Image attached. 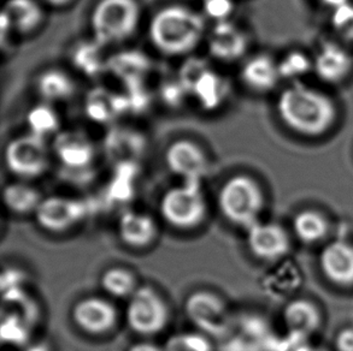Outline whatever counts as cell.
I'll list each match as a JSON object with an SVG mask.
<instances>
[{
  "label": "cell",
  "mask_w": 353,
  "mask_h": 351,
  "mask_svg": "<svg viewBox=\"0 0 353 351\" xmlns=\"http://www.w3.org/2000/svg\"><path fill=\"white\" fill-rule=\"evenodd\" d=\"M205 36V17L186 5H167L158 10L148 23L150 41L164 56H186Z\"/></svg>",
  "instance_id": "1"
},
{
  "label": "cell",
  "mask_w": 353,
  "mask_h": 351,
  "mask_svg": "<svg viewBox=\"0 0 353 351\" xmlns=\"http://www.w3.org/2000/svg\"><path fill=\"white\" fill-rule=\"evenodd\" d=\"M277 112L288 128L307 136L325 133L336 118V109L330 96L299 83L282 92Z\"/></svg>",
  "instance_id": "2"
},
{
  "label": "cell",
  "mask_w": 353,
  "mask_h": 351,
  "mask_svg": "<svg viewBox=\"0 0 353 351\" xmlns=\"http://www.w3.org/2000/svg\"><path fill=\"white\" fill-rule=\"evenodd\" d=\"M141 19L138 0H98L92 10V35L104 47L127 41Z\"/></svg>",
  "instance_id": "3"
},
{
  "label": "cell",
  "mask_w": 353,
  "mask_h": 351,
  "mask_svg": "<svg viewBox=\"0 0 353 351\" xmlns=\"http://www.w3.org/2000/svg\"><path fill=\"white\" fill-rule=\"evenodd\" d=\"M264 206L262 188L250 176L230 177L221 187L219 207L230 223L248 228L257 223Z\"/></svg>",
  "instance_id": "4"
},
{
  "label": "cell",
  "mask_w": 353,
  "mask_h": 351,
  "mask_svg": "<svg viewBox=\"0 0 353 351\" xmlns=\"http://www.w3.org/2000/svg\"><path fill=\"white\" fill-rule=\"evenodd\" d=\"M161 214L172 228L194 230L201 226L208 214V204L201 182H185L163 195Z\"/></svg>",
  "instance_id": "5"
},
{
  "label": "cell",
  "mask_w": 353,
  "mask_h": 351,
  "mask_svg": "<svg viewBox=\"0 0 353 351\" xmlns=\"http://www.w3.org/2000/svg\"><path fill=\"white\" fill-rule=\"evenodd\" d=\"M127 323L141 336H153L165 330L170 312L161 294L151 286H139L128 299L125 310Z\"/></svg>",
  "instance_id": "6"
},
{
  "label": "cell",
  "mask_w": 353,
  "mask_h": 351,
  "mask_svg": "<svg viewBox=\"0 0 353 351\" xmlns=\"http://www.w3.org/2000/svg\"><path fill=\"white\" fill-rule=\"evenodd\" d=\"M50 153L46 138L28 133L8 143L5 164L9 171L21 180H34L48 171Z\"/></svg>",
  "instance_id": "7"
},
{
  "label": "cell",
  "mask_w": 353,
  "mask_h": 351,
  "mask_svg": "<svg viewBox=\"0 0 353 351\" xmlns=\"http://www.w3.org/2000/svg\"><path fill=\"white\" fill-rule=\"evenodd\" d=\"M187 315L206 336L222 337L230 332L232 317L225 301L210 291H196L186 301Z\"/></svg>",
  "instance_id": "8"
},
{
  "label": "cell",
  "mask_w": 353,
  "mask_h": 351,
  "mask_svg": "<svg viewBox=\"0 0 353 351\" xmlns=\"http://www.w3.org/2000/svg\"><path fill=\"white\" fill-rule=\"evenodd\" d=\"M180 81L198 101L203 109H216L223 104L227 95V85L217 72H212L205 63L194 61L186 64L180 76Z\"/></svg>",
  "instance_id": "9"
},
{
  "label": "cell",
  "mask_w": 353,
  "mask_h": 351,
  "mask_svg": "<svg viewBox=\"0 0 353 351\" xmlns=\"http://www.w3.org/2000/svg\"><path fill=\"white\" fill-rule=\"evenodd\" d=\"M87 209L81 201L67 196H48L39 204L35 218L48 233H64L83 220Z\"/></svg>",
  "instance_id": "10"
},
{
  "label": "cell",
  "mask_w": 353,
  "mask_h": 351,
  "mask_svg": "<svg viewBox=\"0 0 353 351\" xmlns=\"http://www.w3.org/2000/svg\"><path fill=\"white\" fill-rule=\"evenodd\" d=\"M77 328L91 336H104L117 325L119 312L110 301L90 296L77 302L72 313Z\"/></svg>",
  "instance_id": "11"
},
{
  "label": "cell",
  "mask_w": 353,
  "mask_h": 351,
  "mask_svg": "<svg viewBox=\"0 0 353 351\" xmlns=\"http://www.w3.org/2000/svg\"><path fill=\"white\" fill-rule=\"evenodd\" d=\"M53 153L69 171H83L91 167L96 148L91 138L79 130H61L54 136Z\"/></svg>",
  "instance_id": "12"
},
{
  "label": "cell",
  "mask_w": 353,
  "mask_h": 351,
  "mask_svg": "<svg viewBox=\"0 0 353 351\" xmlns=\"http://www.w3.org/2000/svg\"><path fill=\"white\" fill-rule=\"evenodd\" d=\"M167 167L185 182H201L209 171V159L199 145L191 140H177L165 152Z\"/></svg>",
  "instance_id": "13"
},
{
  "label": "cell",
  "mask_w": 353,
  "mask_h": 351,
  "mask_svg": "<svg viewBox=\"0 0 353 351\" xmlns=\"http://www.w3.org/2000/svg\"><path fill=\"white\" fill-rule=\"evenodd\" d=\"M205 39L209 53L222 63L236 62L248 51V35L230 19L214 23Z\"/></svg>",
  "instance_id": "14"
},
{
  "label": "cell",
  "mask_w": 353,
  "mask_h": 351,
  "mask_svg": "<svg viewBox=\"0 0 353 351\" xmlns=\"http://www.w3.org/2000/svg\"><path fill=\"white\" fill-rule=\"evenodd\" d=\"M248 244L254 257L275 262L290 252V238L282 226L274 223H257L248 228Z\"/></svg>",
  "instance_id": "15"
},
{
  "label": "cell",
  "mask_w": 353,
  "mask_h": 351,
  "mask_svg": "<svg viewBox=\"0 0 353 351\" xmlns=\"http://www.w3.org/2000/svg\"><path fill=\"white\" fill-rule=\"evenodd\" d=\"M45 19V11L38 0H8L1 14V32L29 35L37 32Z\"/></svg>",
  "instance_id": "16"
},
{
  "label": "cell",
  "mask_w": 353,
  "mask_h": 351,
  "mask_svg": "<svg viewBox=\"0 0 353 351\" xmlns=\"http://www.w3.org/2000/svg\"><path fill=\"white\" fill-rule=\"evenodd\" d=\"M320 267L328 279L340 286L353 285V246L345 241L328 243L320 254Z\"/></svg>",
  "instance_id": "17"
},
{
  "label": "cell",
  "mask_w": 353,
  "mask_h": 351,
  "mask_svg": "<svg viewBox=\"0 0 353 351\" xmlns=\"http://www.w3.org/2000/svg\"><path fill=\"white\" fill-rule=\"evenodd\" d=\"M119 236L125 246L133 249H145L157 238V223L148 214L127 211L119 220Z\"/></svg>",
  "instance_id": "18"
},
{
  "label": "cell",
  "mask_w": 353,
  "mask_h": 351,
  "mask_svg": "<svg viewBox=\"0 0 353 351\" xmlns=\"http://www.w3.org/2000/svg\"><path fill=\"white\" fill-rule=\"evenodd\" d=\"M352 57L338 43H327L320 48L312 62V69L322 81L336 83L349 75Z\"/></svg>",
  "instance_id": "19"
},
{
  "label": "cell",
  "mask_w": 353,
  "mask_h": 351,
  "mask_svg": "<svg viewBox=\"0 0 353 351\" xmlns=\"http://www.w3.org/2000/svg\"><path fill=\"white\" fill-rule=\"evenodd\" d=\"M241 81L248 89L265 93L276 87L281 80L279 63L267 54H257L243 64L240 72Z\"/></svg>",
  "instance_id": "20"
},
{
  "label": "cell",
  "mask_w": 353,
  "mask_h": 351,
  "mask_svg": "<svg viewBox=\"0 0 353 351\" xmlns=\"http://www.w3.org/2000/svg\"><path fill=\"white\" fill-rule=\"evenodd\" d=\"M37 90L43 101L56 104L72 99L77 93V83L62 69H48L39 75Z\"/></svg>",
  "instance_id": "21"
},
{
  "label": "cell",
  "mask_w": 353,
  "mask_h": 351,
  "mask_svg": "<svg viewBox=\"0 0 353 351\" xmlns=\"http://www.w3.org/2000/svg\"><path fill=\"white\" fill-rule=\"evenodd\" d=\"M283 321L292 332L307 336L320 328V310L310 301L296 299L287 304L283 310Z\"/></svg>",
  "instance_id": "22"
},
{
  "label": "cell",
  "mask_w": 353,
  "mask_h": 351,
  "mask_svg": "<svg viewBox=\"0 0 353 351\" xmlns=\"http://www.w3.org/2000/svg\"><path fill=\"white\" fill-rule=\"evenodd\" d=\"M124 100L109 90L94 89L86 100V114L98 123H108L122 112Z\"/></svg>",
  "instance_id": "23"
},
{
  "label": "cell",
  "mask_w": 353,
  "mask_h": 351,
  "mask_svg": "<svg viewBox=\"0 0 353 351\" xmlns=\"http://www.w3.org/2000/svg\"><path fill=\"white\" fill-rule=\"evenodd\" d=\"M43 199L38 190L23 182L11 183L5 187V204L14 214L26 215L35 213Z\"/></svg>",
  "instance_id": "24"
},
{
  "label": "cell",
  "mask_w": 353,
  "mask_h": 351,
  "mask_svg": "<svg viewBox=\"0 0 353 351\" xmlns=\"http://www.w3.org/2000/svg\"><path fill=\"white\" fill-rule=\"evenodd\" d=\"M59 124L61 119L57 111L54 109L52 104L45 101L33 106L27 114L29 133L37 135L39 138L48 140V136H56L61 131Z\"/></svg>",
  "instance_id": "25"
},
{
  "label": "cell",
  "mask_w": 353,
  "mask_h": 351,
  "mask_svg": "<svg viewBox=\"0 0 353 351\" xmlns=\"http://www.w3.org/2000/svg\"><path fill=\"white\" fill-rule=\"evenodd\" d=\"M148 58L143 53L124 52L119 53L115 58H111L108 62V69L116 72L115 75L122 78L127 83L137 86L143 78V74L148 70Z\"/></svg>",
  "instance_id": "26"
},
{
  "label": "cell",
  "mask_w": 353,
  "mask_h": 351,
  "mask_svg": "<svg viewBox=\"0 0 353 351\" xmlns=\"http://www.w3.org/2000/svg\"><path fill=\"white\" fill-rule=\"evenodd\" d=\"M103 48L104 46L97 43L94 39L91 43H79L72 52L74 65L83 75H88V76L99 75L103 70L108 69V62H109L101 53Z\"/></svg>",
  "instance_id": "27"
},
{
  "label": "cell",
  "mask_w": 353,
  "mask_h": 351,
  "mask_svg": "<svg viewBox=\"0 0 353 351\" xmlns=\"http://www.w3.org/2000/svg\"><path fill=\"white\" fill-rule=\"evenodd\" d=\"M293 231L301 242L307 244L316 243L325 237L328 233V223L320 212L305 209L293 219Z\"/></svg>",
  "instance_id": "28"
},
{
  "label": "cell",
  "mask_w": 353,
  "mask_h": 351,
  "mask_svg": "<svg viewBox=\"0 0 353 351\" xmlns=\"http://www.w3.org/2000/svg\"><path fill=\"white\" fill-rule=\"evenodd\" d=\"M101 288L116 299H129L138 290L135 275L123 267H111L101 275Z\"/></svg>",
  "instance_id": "29"
},
{
  "label": "cell",
  "mask_w": 353,
  "mask_h": 351,
  "mask_svg": "<svg viewBox=\"0 0 353 351\" xmlns=\"http://www.w3.org/2000/svg\"><path fill=\"white\" fill-rule=\"evenodd\" d=\"M164 351H214V348L205 333L183 332L169 338Z\"/></svg>",
  "instance_id": "30"
},
{
  "label": "cell",
  "mask_w": 353,
  "mask_h": 351,
  "mask_svg": "<svg viewBox=\"0 0 353 351\" xmlns=\"http://www.w3.org/2000/svg\"><path fill=\"white\" fill-rule=\"evenodd\" d=\"M312 69V62L306 57L304 53L292 52L288 53L286 57L279 63V70L281 78H290L294 80L298 77L304 76L305 74Z\"/></svg>",
  "instance_id": "31"
},
{
  "label": "cell",
  "mask_w": 353,
  "mask_h": 351,
  "mask_svg": "<svg viewBox=\"0 0 353 351\" xmlns=\"http://www.w3.org/2000/svg\"><path fill=\"white\" fill-rule=\"evenodd\" d=\"M234 9V0H201V14L214 23L230 21Z\"/></svg>",
  "instance_id": "32"
},
{
  "label": "cell",
  "mask_w": 353,
  "mask_h": 351,
  "mask_svg": "<svg viewBox=\"0 0 353 351\" xmlns=\"http://www.w3.org/2000/svg\"><path fill=\"white\" fill-rule=\"evenodd\" d=\"M332 23L335 32L347 40H353V4L346 3L333 10Z\"/></svg>",
  "instance_id": "33"
},
{
  "label": "cell",
  "mask_w": 353,
  "mask_h": 351,
  "mask_svg": "<svg viewBox=\"0 0 353 351\" xmlns=\"http://www.w3.org/2000/svg\"><path fill=\"white\" fill-rule=\"evenodd\" d=\"M338 351H353V328H345L335 339Z\"/></svg>",
  "instance_id": "34"
},
{
  "label": "cell",
  "mask_w": 353,
  "mask_h": 351,
  "mask_svg": "<svg viewBox=\"0 0 353 351\" xmlns=\"http://www.w3.org/2000/svg\"><path fill=\"white\" fill-rule=\"evenodd\" d=\"M128 351H164V348L151 342H139L129 348Z\"/></svg>",
  "instance_id": "35"
},
{
  "label": "cell",
  "mask_w": 353,
  "mask_h": 351,
  "mask_svg": "<svg viewBox=\"0 0 353 351\" xmlns=\"http://www.w3.org/2000/svg\"><path fill=\"white\" fill-rule=\"evenodd\" d=\"M24 351H52V348L48 342L29 343Z\"/></svg>",
  "instance_id": "36"
},
{
  "label": "cell",
  "mask_w": 353,
  "mask_h": 351,
  "mask_svg": "<svg viewBox=\"0 0 353 351\" xmlns=\"http://www.w3.org/2000/svg\"><path fill=\"white\" fill-rule=\"evenodd\" d=\"M46 4L51 5L53 8H65L72 4L74 0H43Z\"/></svg>",
  "instance_id": "37"
},
{
  "label": "cell",
  "mask_w": 353,
  "mask_h": 351,
  "mask_svg": "<svg viewBox=\"0 0 353 351\" xmlns=\"http://www.w3.org/2000/svg\"><path fill=\"white\" fill-rule=\"evenodd\" d=\"M322 1H323L327 6H330V8L334 10L341 6V5L349 3L350 0H322Z\"/></svg>",
  "instance_id": "38"
},
{
  "label": "cell",
  "mask_w": 353,
  "mask_h": 351,
  "mask_svg": "<svg viewBox=\"0 0 353 351\" xmlns=\"http://www.w3.org/2000/svg\"><path fill=\"white\" fill-rule=\"evenodd\" d=\"M296 351H325L323 348L314 347V345H303L298 348Z\"/></svg>",
  "instance_id": "39"
}]
</instances>
